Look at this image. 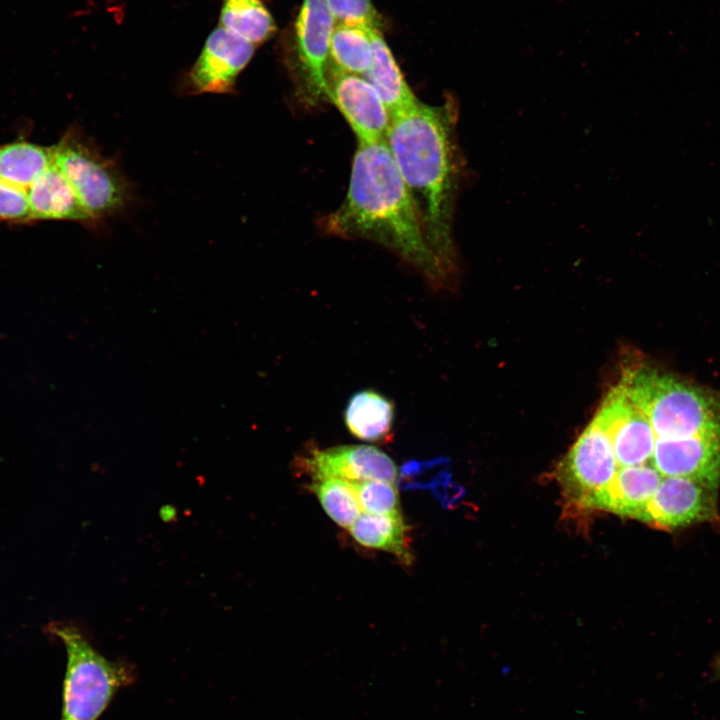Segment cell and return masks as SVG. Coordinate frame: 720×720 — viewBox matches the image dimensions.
I'll use <instances>...</instances> for the list:
<instances>
[{"instance_id": "cell-1", "label": "cell", "mask_w": 720, "mask_h": 720, "mask_svg": "<svg viewBox=\"0 0 720 720\" xmlns=\"http://www.w3.org/2000/svg\"><path fill=\"white\" fill-rule=\"evenodd\" d=\"M457 107L418 101L392 116L385 141L412 197L426 239L449 277L456 273L453 218L459 184Z\"/></svg>"}, {"instance_id": "cell-2", "label": "cell", "mask_w": 720, "mask_h": 720, "mask_svg": "<svg viewBox=\"0 0 720 720\" xmlns=\"http://www.w3.org/2000/svg\"><path fill=\"white\" fill-rule=\"evenodd\" d=\"M325 226L335 235L364 238L389 248L434 282L450 278L426 239L385 140L359 143L346 197Z\"/></svg>"}, {"instance_id": "cell-3", "label": "cell", "mask_w": 720, "mask_h": 720, "mask_svg": "<svg viewBox=\"0 0 720 720\" xmlns=\"http://www.w3.org/2000/svg\"><path fill=\"white\" fill-rule=\"evenodd\" d=\"M648 418L656 437L679 438L720 430V393L648 365H629L620 380Z\"/></svg>"}, {"instance_id": "cell-4", "label": "cell", "mask_w": 720, "mask_h": 720, "mask_svg": "<svg viewBox=\"0 0 720 720\" xmlns=\"http://www.w3.org/2000/svg\"><path fill=\"white\" fill-rule=\"evenodd\" d=\"M49 631L67 653L60 720H97L116 693L134 682V670L106 659L74 626L55 623Z\"/></svg>"}, {"instance_id": "cell-5", "label": "cell", "mask_w": 720, "mask_h": 720, "mask_svg": "<svg viewBox=\"0 0 720 720\" xmlns=\"http://www.w3.org/2000/svg\"><path fill=\"white\" fill-rule=\"evenodd\" d=\"M52 151L55 166L72 186L94 223L126 206L130 198L126 178L80 128H69L52 146Z\"/></svg>"}, {"instance_id": "cell-6", "label": "cell", "mask_w": 720, "mask_h": 720, "mask_svg": "<svg viewBox=\"0 0 720 720\" xmlns=\"http://www.w3.org/2000/svg\"><path fill=\"white\" fill-rule=\"evenodd\" d=\"M618 471L610 436L594 417L556 468L563 496L577 510H602Z\"/></svg>"}, {"instance_id": "cell-7", "label": "cell", "mask_w": 720, "mask_h": 720, "mask_svg": "<svg viewBox=\"0 0 720 720\" xmlns=\"http://www.w3.org/2000/svg\"><path fill=\"white\" fill-rule=\"evenodd\" d=\"M595 417L610 436L619 466L641 465L651 460L655 432L621 382L607 393Z\"/></svg>"}, {"instance_id": "cell-8", "label": "cell", "mask_w": 720, "mask_h": 720, "mask_svg": "<svg viewBox=\"0 0 720 720\" xmlns=\"http://www.w3.org/2000/svg\"><path fill=\"white\" fill-rule=\"evenodd\" d=\"M716 491L685 477H662L638 520L662 529H675L712 520Z\"/></svg>"}, {"instance_id": "cell-9", "label": "cell", "mask_w": 720, "mask_h": 720, "mask_svg": "<svg viewBox=\"0 0 720 720\" xmlns=\"http://www.w3.org/2000/svg\"><path fill=\"white\" fill-rule=\"evenodd\" d=\"M255 48L251 41L221 26L213 30L188 74L190 93H231Z\"/></svg>"}, {"instance_id": "cell-10", "label": "cell", "mask_w": 720, "mask_h": 720, "mask_svg": "<svg viewBox=\"0 0 720 720\" xmlns=\"http://www.w3.org/2000/svg\"><path fill=\"white\" fill-rule=\"evenodd\" d=\"M662 477H685L717 490L720 483V430L687 437H656L650 460Z\"/></svg>"}, {"instance_id": "cell-11", "label": "cell", "mask_w": 720, "mask_h": 720, "mask_svg": "<svg viewBox=\"0 0 720 720\" xmlns=\"http://www.w3.org/2000/svg\"><path fill=\"white\" fill-rule=\"evenodd\" d=\"M328 99L342 113L359 143L385 140L391 115L366 77L332 70Z\"/></svg>"}, {"instance_id": "cell-12", "label": "cell", "mask_w": 720, "mask_h": 720, "mask_svg": "<svg viewBox=\"0 0 720 720\" xmlns=\"http://www.w3.org/2000/svg\"><path fill=\"white\" fill-rule=\"evenodd\" d=\"M299 465L312 480L338 478L349 482L378 480L395 483L398 474L395 463L388 455L365 445L312 449Z\"/></svg>"}, {"instance_id": "cell-13", "label": "cell", "mask_w": 720, "mask_h": 720, "mask_svg": "<svg viewBox=\"0 0 720 720\" xmlns=\"http://www.w3.org/2000/svg\"><path fill=\"white\" fill-rule=\"evenodd\" d=\"M334 21L326 0H303L296 24V49L307 89L328 98L329 45Z\"/></svg>"}, {"instance_id": "cell-14", "label": "cell", "mask_w": 720, "mask_h": 720, "mask_svg": "<svg viewBox=\"0 0 720 720\" xmlns=\"http://www.w3.org/2000/svg\"><path fill=\"white\" fill-rule=\"evenodd\" d=\"M26 193L34 221L70 220L95 224L54 163Z\"/></svg>"}, {"instance_id": "cell-15", "label": "cell", "mask_w": 720, "mask_h": 720, "mask_svg": "<svg viewBox=\"0 0 720 720\" xmlns=\"http://www.w3.org/2000/svg\"><path fill=\"white\" fill-rule=\"evenodd\" d=\"M661 479L651 462L620 466L606 491L602 510L638 520Z\"/></svg>"}, {"instance_id": "cell-16", "label": "cell", "mask_w": 720, "mask_h": 720, "mask_svg": "<svg viewBox=\"0 0 720 720\" xmlns=\"http://www.w3.org/2000/svg\"><path fill=\"white\" fill-rule=\"evenodd\" d=\"M373 58L364 76L379 93L391 118L419 100L407 84L380 29L369 28Z\"/></svg>"}, {"instance_id": "cell-17", "label": "cell", "mask_w": 720, "mask_h": 720, "mask_svg": "<svg viewBox=\"0 0 720 720\" xmlns=\"http://www.w3.org/2000/svg\"><path fill=\"white\" fill-rule=\"evenodd\" d=\"M348 530L352 538L364 547L388 552L406 565L413 561L408 526L400 512L384 515L361 513Z\"/></svg>"}, {"instance_id": "cell-18", "label": "cell", "mask_w": 720, "mask_h": 720, "mask_svg": "<svg viewBox=\"0 0 720 720\" xmlns=\"http://www.w3.org/2000/svg\"><path fill=\"white\" fill-rule=\"evenodd\" d=\"M345 424L356 438L368 442H382L391 433L394 406L383 395L363 390L355 393L345 409Z\"/></svg>"}, {"instance_id": "cell-19", "label": "cell", "mask_w": 720, "mask_h": 720, "mask_svg": "<svg viewBox=\"0 0 720 720\" xmlns=\"http://www.w3.org/2000/svg\"><path fill=\"white\" fill-rule=\"evenodd\" d=\"M54 163L52 146L15 141L0 146V181L27 192Z\"/></svg>"}, {"instance_id": "cell-20", "label": "cell", "mask_w": 720, "mask_h": 720, "mask_svg": "<svg viewBox=\"0 0 720 720\" xmlns=\"http://www.w3.org/2000/svg\"><path fill=\"white\" fill-rule=\"evenodd\" d=\"M372 58L369 28L348 24L334 25L329 45L332 70L365 76L371 67Z\"/></svg>"}, {"instance_id": "cell-21", "label": "cell", "mask_w": 720, "mask_h": 720, "mask_svg": "<svg viewBox=\"0 0 720 720\" xmlns=\"http://www.w3.org/2000/svg\"><path fill=\"white\" fill-rule=\"evenodd\" d=\"M219 22L256 46L271 38L277 29L262 0H223Z\"/></svg>"}, {"instance_id": "cell-22", "label": "cell", "mask_w": 720, "mask_h": 720, "mask_svg": "<svg viewBox=\"0 0 720 720\" xmlns=\"http://www.w3.org/2000/svg\"><path fill=\"white\" fill-rule=\"evenodd\" d=\"M327 515L342 528H349L362 513L351 483L338 478L313 480L308 486Z\"/></svg>"}, {"instance_id": "cell-23", "label": "cell", "mask_w": 720, "mask_h": 720, "mask_svg": "<svg viewBox=\"0 0 720 720\" xmlns=\"http://www.w3.org/2000/svg\"><path fill=\"white\" fill-rule=\"evenodd\" d=\"M362 513L384 515L400 512L394 483L369 480L350 482Z\"/></svg>"}, {"instance_id": "cell-24", "label": "cell", "mask_w": 720, "mask_h": 720, "mask_svg": "<svg viewBox=\"0 0 720 720\" xmlns=\"http://www.w3.org/2000/svg\"><path fill=\"white\" fill-rule=\"evenodd\" d=\"M334 25L348 24L380 29L382 19L371 0H326Z\"/></svg>"}, {"instance_id": "cell-25", "label": "cell", "mask_w": 720, "mask_h": 720, "mask_svg": "<svg viewBox=\"0 0 720 720\" xmlns=\"http://www.w3.org/2000/svg\"><path fill=\"white\" fill-rule=\"evenodd\" d=\"M0 220L10 223L34 221L27 193L0 181Z\"/></svg>"}, {"instance_id": "cell-26", "label": "cell", "mask_w": 720, "mask_h": 720, "mask_svg": "<svg viewBox=\"0 0 720 720\" xmlns=\"http://www.w3.org/2000/svg\"><path fill=\"white\" fill-rule=\"evenodd\" d=\"M714 673L717 677H720V656L717 658L714 665Z\"/></svg>"}]
</instances>
